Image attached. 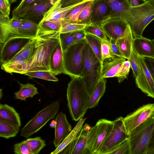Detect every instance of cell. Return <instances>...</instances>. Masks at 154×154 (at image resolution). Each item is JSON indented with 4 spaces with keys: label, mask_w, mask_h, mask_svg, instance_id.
Instances as JSON below:
<instances>
[{
    "label": "cell",
    "mask_w": 154,
    "mask_h": 154,
    "mask_svg": "<svg viewBox=\"0 0 154 154\" xmlns=\"http://www.w3.org/2000/svg\"><path fill=\"white\" fill-rule=\"evenodd\" d=\"M21 23L18 28V36L29 38L37 37L38 24L27 19H21Z\"/></svg>",
    "instance_id": "cell-26"
},
{
    "label": "cell",
    "mask_w": 154,
    "mask_h": 154,
    "mask_svg": "<svg viewBox=\"0 0 154 154\" xmlns=\"http://www.w3.org/2000/svg\"><path fill=\"white\" fill-rule=\"evenodd\" d=\"M121 116L113 121L114 126L111 132L96 154H107L128 137Z\"/></svg>",
    "instance_id": "cell-8"
},
{
    "label": "cell",
    "mask_w": 154,
    "mask_h": 154,
    "mask_svg": "<svg viewBox=\"0 0 154 154\" xmlns=\"http://www.w3.org/2000/svg\"><path fill=\"white\" fill-rule=\"evenodd\" d=\"M132 31L130 27L126 34L116 41L123 57L128 60L132 50V44L134 39Z\"/></svg>",
    "instance_id": "cell-25"
},
{
    "label": "cell",
    "mask_w": 154,
    "mask_h": 154,
    "mask_svg": "<svg viewBox=\"0 0 154 154\" xmlns=\"http://www.w3.org/2000/svg\"><path fill=\"white\" fill-rule=\"evenodd\" d=\"M57 124L55 128L54 139L53 144L57 148L72 131V127L68 122L64 113H58L55 119Z\"/></svg>",
    "instance_id": "cell-17"
},
{
    "label": "cell",
    "mask_w": 154,
    "mask_h": 154,
    "mask_svg": "<svg viewBox=\"0 0 154 154\" xmlns=\"http://www.w3.org/2000/svg\"><path fill=\"white\" fill-rule=\"evenodd\" d=\"M109 41L111 49L113 54L117 56L123 57L118 47L116 44V42L111 39H109Z\"/></svg>",
    "instance_id": "cell-52"
},
{
    "label": "cell",
    "mask_w": 154,
    "mask_h": 154,
    "mask_svg": "<svg viewBox=\"0 0 154 154\" xmlns=\"http://www.w3.org/2000/svg\"><path fill=\"white\" fill-rule=\"evenodd\" d=\"M34 38L33 54L26 63L27 72L49 70V63L52 54L60 42L59 38H47L39 37Z\"/></svg>",
    "instance_id": "cell-2"
},
{
    "label": "cell",
    "mask_w": 154,
    "mask_h": 154,
    "mask_svg": "<svg viewBox=\"0 0 154 154\" xmlns=\"http://www.w3.org/2000/svg\"><path fill=\"white\" fill-rule=\"evenodd\" d=\"M154 128V119L150 117L135 129L128 136L130 154H146Z\"/></svg>",
    "instance_id": "cell-6"
},
{
    "label": "cell",
    "mask_w": 154,
    "mask_h": 154,
    "mask_svg": "<svg viewBox=\"0 0 154 154\" xmlns=\"http://www.w3.org/2000/svg\"><path fill=\"white\" fill-rule=\"evenodd\" d=\"M111 9L110 18H121L126 20L131 7L128 0H105Z\"/></svg>",
    "instance_id": "cell-23"
},
{
    "label": "cell",
    "mask_w": 154,
    "mask_h": 154,
    "mask_svg": "<svg viewBox=\"0 0 154 154\" xmlns=\"http://www.w3.org/2000/svg\"><path fill=\"white\" fill-rule=\"evenodd\" d=\"M21 19L7 18L0 15V42L3 44L11 38L18 36V28Z\"/></svg>",
    "instance_id": "cell-13"
},
{
    "label": "cell",
    "mask_w": 154,
    "mask_h": 154,
    "mask_svg": "<svg viewBox=\"0 0 154 154\" xmlns=\"http://www.w3.org/2000/svg\"><path fill=\"white\" fill-rule=\"evenodd\" d=\"M151 117L153 119H154V111Z\"/></svg>",
    "instance_id": "cell-62"
},
{
    "label": "cell",
    "mask_w": 154,
    "mask_h": 154,
    "mask_svg": "<svg viewBox=\"0 0 154 154\" xmlns=\"http://www.w3.org/2000/svg\"><path fill=\"white\" fill-rule=\"evenodd\" d=\"M131 67L129 60H125L124 62L116 76L119 83H121L127 78Z\"/></svg>",
    "instance_id": "cell-44"
},
{
    "label": "cell",
    "mask_w": 154,
    "mask_h": 154,
    "mask_svg": "<svg viewBox=\"0 0 154 154\" xmlns=\"http://www.w3.org/2000/svg\"><path fill=\"white\" fill-rule=\"evenodd\" d=\"M9 2L11 3H12L15 2L17 0H8Z\"/></svg>",
    "instance_id": "cell-61"
},
{
    "label": "cell",
    "mask_w": 154,
    "mask_h": 154,
    "mask_svg": "<svg viewBox=\"0 0 154 154\" xmlns=\"http://www.w3.org/2000/svg\"><path fill=\"white\" fill-rule=\"evenodd\" d=\"M59 106L58 101H54L39 111L22 128L20 135L27 138L37 132L55 117L59 110Z\"/></svg>",
    "instance_id": "cell-7"
},
{
    "label": "cell",
    "mask_w": 154,
    "mask_h": 154,
    "mask_svg": "<svg viewBox=\"0 0 154 154\" xmlns=\"http://www.w3.org/2000/svg\"><path fill=\"white\" fill-rule=\"evenodd\" d=\"M132 49L140 57L154 58V46L151 40L143 36L134 38Z\"/></svg>",
    "instance_id": "cell-19"
},
{
    "label": "cell",
    "mask_w": 154,
    "mask_h": 154,
    "mask_svg": "<svg viewBox=\"0 0 154 154\" xmlns=\"http://www.w3.org/2000/svg\"><path fill=\"white\" fill-rule=\"evenodd\" d=\"M66 96L67 106L72 119L78 121L88 109L90 97L81 78H72L68 84Z\"/></svg>",
    "instance_id": "cell-1"
},
{
    "label": "cell",
    "mask_w": 154,
    "mask_h": 154,
    "mask_svg": "<svg viewBox=\"0 0 154 154\" xmlns=\"http://www.w3.org/2000/svg\"><path fill=\"white\" fill-rule=\"evenodd\" d=\"M83 68L81 78L90 96L102 78V63L87 42L83 52Z\"/></svg>",
    "instance_id": "cell-3"
},
{
    "label": "cell",
    "mask_w": 154,
    "mask_h": 154,
    "mask_svg": "<svg viewBox=\"0 0 154 154\" xmlns=\"http://www.w3.org/2000/svg\"><path fill=\"white\" fill-rule=\"evenodd\" d=\"M0 119L16 127L21 126L19 114L13 107L6 104H0Z\"/></svg>",
    "instance_id": "cell-24"
},
{
    "label": "cell",
    "mask_w": 154,
    "mask_h": 154,
    "mask_svg": "<svg viewBox=\"0 0 154 154\" xmlns=\"http://www.w3.org/2000/svg\"><path fill=\"white\" fill-rule=\"evenodd\" d=\"M59 38L63 52L71 45L79 42L74 38L73 32L60 33Z\"/></svg>",
    "instance_id": "cell-39"
},
{
    "label": "cell",
    "mask_w": 154,
    "mask_h": 154,
    "mask_svg": "<svg viewBox=\"0 0 154 154\" xmlns=\"http://www.w3.org/2000/svg\"><path fill=\"white\" fill-rule=\"evenodd\" d=\"M111 9L105 0H94L91 14V23L100 26L110 18Z\"/></svg>",
    "instance_id": "cell-15"
},
{
    "label": "cell",
    "mask_w": 154,
    "mask_h": 154,
    "mask_svg": "<svg viewBox=\"0 0 154 154\" xmlns=\"http://www.w3.org/2000/svg\"><path fill=\"white\" fill-rule=\"evenodd\" d=\"M18 61L23 62L26 63L24 58L20 52L16 54L11 60L6 63H11Z\"/></svg>",
    "instance_id": "cell-54"
},
{
    "label": "cell",
    "mask_w": 154,
    "mask_h": 154,
    "mask_svg": "<svg viewBox=\"0 0 154 154\" xmlns=\"http://www.w3.org/2000/svg\"><path fill=\"white\" fill-rule=\"evenodd\" d=\"M24 74L30 78H36L47 81L57 82L58 79L49 70L28 71Z\"/></svg>",
    "instance_id": "cell-37"
},
{
    "label": "cell",
    "mask_w": 154,
    "mask_h": 154,
    "mask_svg": "<svg viewBox=\"0 0 154 154\" xmlns=\"http://www.w3.org/2000/svg\"><path fill=\"white\" fill-rule=\"evenodd\" d=\"M151 40L154 46V38Z\"/></svg>",
    "instance_id": "cell-63"
},
{
    "label": "cell",
    "mask_w": 154,
    "mask_h": 154,
    "mask_svg": "<svg viewBox=\"0 0 154 154\" xmlns=\"http://www.w3.org/2000/svg\"><path fill=\"white\" fill-rule=\"evenodd\" d=\"M128 60L130 62L133 76L136 79L138 76L141 70L140 64V56L132 49L130 57Z\"/></svg>",
    "instance_id": "cell-40"
},
{
    "label": "cell",
    "mask_w": 154,
    "mask_h": 154,
    "mask_svg": "<svg viewBox=\"0 0 154 154\" xmlns=\"http://www.w3.org/2000/svg\"><path fill=\"white\" fill-rule=\"evenodd\" d=\"M140 61L146 77L148 90V96L154 98V80L146 66L144 57L140 56Z\"/></svg>",
    "instance_id": "cell-35"
},
{
    "label": "cell",
    "mask_w": 154,
    "mask_h": 154,
    "mask_svg": "<svg viewBox=\"0 0 154 154\" xmlns=\"http://www.w3.org/2000/svg\"><path fill=\"white\" fill-rule=\"evenodd\" d=\"M31 38L19 36L9 39L3 44L0 55L2 63L11 60L18 53Z\"/></svg>",
    "instance_id": "cell-12"
},
{
    "label": "cell",
    "mask_w": 154,
    "mask_h": 154,
    "mask_svg": "<svg viewBox=\"0 0 154 154\" xmlns=\"http://www.w3.org/2000/svg\"><path fill=\"white\" fill-rule=\"evenodd\" d=\"M114 122L102 119L96 123L97 129L92 154H96L105 140L111 132Z\"/></svg>",
    "instance_id": "cell-16"
},
{
    "label": "cell",
    "mask_w": 154,
    "mask_h": 154,
    "mask_svg": "<svg viewBox=\"0 0 154 154\" xmlns=\"http://www.w3.org/2000/svg\"><path fill=\"white\" fill-rule=\"evenodd\" d=\"M81 118L67 137L51 154L59 153L69 144L75 140L79 135L86 118Z\"/></svg>",
    "instance_id": "cell-27"
},
{
    "label": "cell",
    "mask_w": 154,
    "mask_h": 154,
    "mask_svg": "<svg viewBox=\"0 0 154 154\" xmlns=\"http://www.w3.org/2000/svg\"><path fill=\"white\" fill-rule=\"evenodd\" d=\"M20 127L14 126L0 119V137L8 139L17 136Z\"/></svg>",
    "instance_id": "cell-31"
},
{
    "label": "cell",
    "mask_w": 154,
    "mask_h": 154,
    "mask_svg": "<svg viewBox=\"0 0 154 154\" xmlns=\"http://www.w3.org/2000/svg\"><path fill=\"white\" fill-rule=\"evenodd\" d=\"M148 154H154V149L149 152H148Z\"/></svg>",
    "instance_id": "cell-60"
},
{
    "label": "cell",
    "mask_w": 154,
    "mask_h": 154,
    "mask_svg": "<svg viewBox=\"0 0 154 154\" xmlns=\"http://www.w3.org/2000/svg\"><path fill=\"white\" fill-rule=\"evenodd\" d=\"M61 26L50 21L41 20L38 24L37 37L47 38H58Z\"/></svg>",
    "instance_id": "cell-20"
},
{
    "label": "cell",
    "mask_w": 154,
    "mask_h": 154,
    "mask_svg": "<svg viewBox=\"0 0 154 154\" xmlns=\"http://www.w3.org/2000/svg\"><path fill=\"white\" fill-rule=\"evenodd\" d=\"M1 67L2 69L10 73L14 72L24 74L27 72L26 63L23 62L2 63Z\"/></svg>",
    "instance_id": "cell-30"
},
{
    "label": "cell",
    "mask_w": 154,
    "mask_h": 154,
    "mask_svg": "<svg viewBox=\"0 0 154 154\" xmlns=\"http://www.w3.org/2000/svg\"><path fill=\"white\" fill-rule=\"evenodd\" d=\"M106 80L101 78L98 83L93 92L90 96L88 108L91 109L97 106L101 97L105 92Z\"/></svg>",
    "instance_id": "cell-29"
},
{
    "label": "cell",
    "mask_w": 154,
    "mask_h": 154,
    "mask_svg": "<svg viewBox=\"0 0 154 154\" xmlns=\"http://www.w3.org/2000/svg\"><path fill=\"white\" fill-rule=\"evenodd\" d=\"M93 1H91L82 11L78 17L76 23L86 25L91 24V14Z\"/></svg>",
    "instance_id": "cell-36"
},
{
    "label": "cell",
    "mask_w": 154,
    "mask_h": 154,
    "mask_svg": "<svg viewBox=\"0 0 154 154\" xmlns=\"http://www.w3.org/2000/svg\"><path fill=\"white\" fill-rule=\"evenodd\" d=\"M91 1L84 2L72 8L67 12L64 20L71 23H76L78 17L81 11Z\"/></svg>",
    "instance_id": "cell-33"
},
{
    "label": "cell",
    "mask_w": 154,
    "mask_h": 154,
    "mask_svg": "<svg viewBox=\"0 0 154 154\" xmlns=\"http://www.w3.org/2000/svg\"><path fill=\"white\" fill-rule=\"evenodd\" d=\"M73 36L75 39L79 41L85 38L86 33L84 29L73 32Z\"/></svg>",
    "instance_id": "cell-53"
},
{
    "label": "cell",
    "mask_w": 154,
    "mask_h": 154,
    "mask_svg": "<svg viewBox=\"0 0 154 154\" xmlns=\"http://www.w3.org/2000/svg\"><path fill=\"white\" fill-rule=\"evenodd\" d=\"M154 149V128L152 132L150 140L148 145L146 154Z\"/></svg>",
    "instance_id": "cell-55"
},
{
    "label": "cell",
    "mask_w": 154,
    "mask_h": 154,
    "mask_svg": "<svg viewBox=\"0 0 154 154\" xmlns=\"http://www.w3.org/2000/svg\"><path fill=\"white\" fill-rule=\"evenodd\" d=\"M126 59L114 56L104 60L102 63L101 76L103 78L116 77Z\"/></svg>",
    "instance_id": "cell-18"
},
{
    "label": "cell",
    "mask_w": 154,
    "mask_h": 154,
    "mask_svg": "<svg viewBox=\"0 0 154 154\" xmlns=\"http://www.w3.org/2000/svg\"><path fill=\"white\" fill-rule=\"evenodd\" d=\"M87 43L84 39L72 45L63 52V73L71 78L81 77L84 66L83 52Z\"/></svg>",
    "instance_id": "cell-5"
},
{
    "label": "cell",
    "mask_w": 154,
    "mask_h": 154,
    "mask_svg": "<svg viewBox=\"0 0 154 154\" xmlns=\"http://www.w3.org/2000/svg\"><path fill=\"white\" fill-rule=\"evenodd\" d=\"M11 4L8 0H0V15L9 18Z\"/></svg>",
    "instance_id": "cell-48"
},
{
    "label": "cell",
    "mask_w": 154,
    "mask_h": 154,
    "mask_svg": "<svg viewBox=\"0 0 154 154\" xmlns=\"http://www.w3.org/2000/svg\"><path fill=\"white\" fill-rule=\"evenodd\" d=\"M85 39L97 57L101 61L102 64L101 48L102 41L94 35L86 33Z\"/></svg>",
    "instance_id": "cell-32"
},
{
    "label": "cell",
    "mask_w": 154,
    "mask_h": 154,
    "mask_svg": "<svg viewBox=\"0 0 154 154\" xmlns=\"http://www.w3.org/2000/svg\"><path fill=\"white\" fill-rule=\"evenodd\" d=\"M0 99H1L3 97L2 90V89H0Z\"/></svg>",
    "instance_id": "cell-59"
},
{
    "label": "cell",
    "mask_w": 154,
    "mask_h": 154,
    "mask_svg": "<svg viewBox=\"0 0 154 154\" xmlns=\"http://www.w3.org/2000/svg\"><path fill=\"white\" fill-rule=\"evenodd\" d=\"M52 5L51 0L34 3L17 12H12V17L40 21L45 13Z\"/></svg>",
    "instance_id": "cell-11"
},
{
    "label": "cell",
    "mask_w": 154,
    "mask_h": 154,
    "mask_svg": "<svg viewBox=\"0 0 154 154\" xmlns=\"http://www.w3.org/2000/svg\"><path fill=\"white\" fill-rule=\"evenodd\" d=\"M147 0H128L130 5L131 7H136L139 6L145 2Z\"/></svg>",
    "instance_id": "cell-56"
},
{
    "label": "cell",
    "mask_w": 154,
    "mask_h": 154,
    "mask_svg": "<svg viewBox=\"0 0 154 154\" xmlns=\"http://www.w3.org/2000/svg\"><path fill=\"white\" fill-rule=\"evenodd\" d=\"M96 129L97 126L95 125L91 128L88 133L86 147L89 154H92Z\"/></svg>",
    "instance_id": "cell-45"
},
{
    "label": "cell",
    "mask_w": 154,
    "mask_h": 154,
    "mask_svg": "<svg viewBox=\"0 0 154 154\" xmlns=\"http://www.w3.org/2000/svg\"><path fill=\"white\" fill-rule=\"evenodd\" d=\"M86 25L72 23L63 20L62 22L60 33L73 32L84 29Z\"/></svg>",
    "instance_id": "cell-41"
},
{
    "label": "cell",
    "mask_w": 154,
    "mask_h": 154,
    "mask_svg": "<svg viewBox=\"0 0 154 154\" xmlns=\"http://www.w3.org/2000/svg\"><path fill=\"white\" fill-rule=\"evenodd\" d=\"M25 141L30 148L32 154H38L45 146V140L41 137L28 138Z\"/></svg>",
    "instance_id": "cell-34"
},
{
    "label": "cell",
    "mask_w": 154,
    "mask_h": 154,
    "mask_svg": "<svg viewBox=\"0 0 154 154\" xmlns=\"http://www.w3.org/2000/svg\"><path fill=\"white\" fill-rule=\"evenodd\" d=\"M60 0L56 1L54 5L45 13L42 20H49L61 25L62 21L68 11L80 4L62 8L60 5Z\"/></svg>",
    "instance_id": "cell-21"
},
{
    "label": "cell",
    "mask_w": 154,
    "mask_h": 154,
    "mask_svg": "<svg viewBox=\"0 0 154 154\" xmlns=\"http://www.w3.org/2000/svg\"><path fill=\"white\" fill-rule=\"evenodd\" d=\"M57 124L55 120H53L49 124V126L51 128H55Z\"/></svg>",
    "instance_id": "cell-57"
},
{
    "label": "cell",
    "mask_w": 154,
    "mask_h": 154,
    "mask_svg": "<svg viewBox=\"0 0 154 154\" xmlns=\"http://www.w3.org/2000/svg\"><path fill=\"white\" fill-rule=\"evenodd\" d=\"M49 67V71L54 75L63 73V51L60 42L52 54Z\"/></svg>",
    "instance_id": "cell-22"
},
{
    "label": "cell",
    "mask_w": 154,
    "mask_h": 154,
    "mask_svg": "<svg viewBox=\"0 0 154 154\" xmlns=\"http://www.w3.org/2000/svg\"><path fill=\"white\" fill-rule=\"evenodd\" d=\"M107 154H130V144L128 137Z\"/></svg>",
    "instance_id": "cell-43"
},
{
    "label": "cell",
    "mask_w": 154,
    "mask_h": 154,
    "mask_svg": "<svg viewBox=\"0 0 154 154\" xmlns=\"http://www.w3.org/2000/svg\"><path fill=\"white\" fill-rule=\"evenodd\" d=\"M154 111V103L143 105L123 118L128 135L138 126L151 117Z\"/></svg>",
    "instance_id": "cell-9"
},
{
    "label": "cell",
    "mask_w": 154,
    "mask_h": 154,
    "mask_svg": "<svg viewBox=\"0 0 154 154\" xmlns=\"http://www.w3.org/2000/svg\"><path fill=\"white\" fill-rule=\"evenodd\" d=\"M154 20V0H147L139 6L130 7L126 19L134 37L142 36L147 26Z\"/></svg>",
    "instance_id": "cell-4"
},
{
    "label": "cell",
    "mask_w": 154,
    "mask_h": 154,
    "mask_svg": "<svg viewBox=\"0 0 154 154\" xmlns=\"http://www.w3.org/2000/svg\"><path fill=\"white\" fill-rule=\"evenodd\" d=\"M100 26L107 38L115 42L125 36L130 27L128 22L121 18H110Z\"/></svg>",
    "instance_id": "cell-10"
},
{
    "label": "cell",
    "mask_w": 154,
    "mask_h": 154,
    "mask_svg": "<svg viewBox=\"0 0 154 154\" xmlns=\"http://www.w3.org/2000/svg\"><path fill=\"white\" fill-rule=\"evenodd\" d=\"M14 152L16 154H32L25 140L14 144Z\"/></svg>",
    "instance_id": "cell-46"
},
{
    "label": "cell",
    "mask_w": 154,
    "mask_h": 154,
    "mask_svg": "<svg viewBox=\"0 0 154 154\" xmlns=\"http://www.w3.org/2000/svg\"><path fill=\"white\" fill-rule=\"evenodd\" d=\"M20 85L19 90L14 93L16 99L25 101L27 98H32L38 94L37 88L35 85L29 83L23 84L18 82Z\"/></svg>",
    "instance_id": "cell-28"
},
{
    "label": "cell",
    "mask_w": 154,
    "mask_h": 154,
    "mask_svg": "<svg viewBox=\"0 0 154 154\" xmlns=\"http://www.w3.org/2000/svg\"><path fill=\"white\" fill-rule=\"evenodd\" d=\"M89 0H60V3L61 7L64 8L79 4Z\"/></svg>",
    "instance_id": "cell-49"
},
{
    "label": "cell",
    "mask_w": 154,
    "mask_h": 154,
    "mask_svg": "<svg viewBox=\"0 0 154 154\" xmlns=\"http://www.w3.org/2000/svg\"><path fill=\"white\" fill-rule=\"evenodd\" d=\"M101 51L102 62L104 60L112 57L115 56L112 52L109 40L108 41H102Z\"/></svg>",
    "instance_id": "cell-47"
},
{
    "label": "cell",
    "mask_w": 154,
    "mask_h": 154,
    "mask_svg": "<svg viewBox=\"0 0 154 154\" xmlns=\"http://www.w3.org/2000/svg\"><path fill=\"white\" fill-rule=\"evenodd\" d=\"M36 0H22L19 5L13 10L12 12H17L34 4Z\"/></svg>",
    "instance_id": "cell-50"
},
{
    "label": "cell",
    "mask_w": 154,
    "mask_h": 154,
    "mask_svg": "<svg viewBox=\"0 0 154 154\" xmlns=\"http://www.w3.org/2000/svg\"><path fill=\"white\" fill-rule=\"evenodd\" d=\"M87 123L83 126L78 137L59 153L89 154L86 147L88 133L91 128Z\"/></svg>",
    "instance_id": "cell-14"
},
{
    "label": "cell",
    "mask_w": 154,
    "mask_h": 154,
    "mask_svg": "<svg viewBox=\"0 0 154 154\" xmlns=\"http://www.w3.org/2000/svg\"><path fill=\"white\" fill-rule=\"evenodd\" d=\"M84 29L86 33L94 35L102 41H108L109 40L100 26L91 24L86 25Z\"/></svg>",
    "instance_id": "cell-38"
},
{
    "label": "cell",
    "mask_w": 154,
    "mask_h": 154,
    "mask_svg": "<svg viewBox=\"0 0 154 154\" xmlns=\"http://www.w3.org/2000/svg\"><path fill=\"white\" fill-rule=\"evenodd\" d=\"M48 0H36L34 3L38 4L46 2Z\"/></svg>",
    "instance_id": "cell-58"
},
{
    "label": "cell",
    "mask_w": 154,
    "mask_h": 154,
    "mask_svg": "<svg viewBox=\"0 0 154 154\" xmlns=\"http://www.w3.org/2000/svg\"><path fill=\"white\" fill-rule=\"evenodd\" d=\"M146 66L154 80V58L144 57Z\"/></svg>",
    "instance_id": "cell-51"
},
{
    "label": "cell",
    "mask_w": 154,
    "mask_h": 154,
    "mask_svg": "<svg viewBox=\"0 0 154 154\" xmlns=\"http://www.w3.org/2000/svg\"><path fill=\"white\" fill-rule=\"evenodd\" d=\"M34 48V38H31L29 41L23 48L19 52L26 63L31 58L33 53Z\"/></svg>",
    "instance_id": "cell-42"
}]
</instances>
